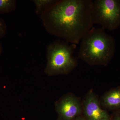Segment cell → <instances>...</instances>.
<instances>
[{"label":"cell","mask_w":120,"mask_h":120,"mask_svg":"<svg viewBox=\"0 0 120 120\" xmlns=\"http://www.w3.org/2000/svg\"><path fill=\"white\" fill-rule=\"evenodd\" d=\"M91 0H57L40 16L47 32L77 45L93 27Z\"/></svg>","instance_id":"obj_1"},{"label":"cell","mask_w":120,"mask_h":120,"mask_svg":"<svg viewBox=\"0 0 120 120\" xmlns=\"http://www.w3.org/2000/svg\"><path fill=\"white\" fill-rule=\"evenodd\" d=\"M81 41L78 58L90 65L106 66L116 52L115 39L102 28L92 27Z\"/></svg>","instance_id":"obj_2"},{"label":"cell","mask_w":120,"mask_h":120,"mask_svg":"<svg viewBox=\"0 0 120 120\" xmlns=\"http://www.w3.org/2000/svg\"><path fill=\"white\" fill-rule=\"evenodd\" d=\"M69 43L60 39L47 46L45 74L49 76L67 75L75 68L77 60L73 54L76 45Z\"/></svg>","instance_id":"obj_3"},{"label":"cell","mask_w":120,"mask_h":120,"mask_svg":"<svg viewBox=\"0 0 120 120\" xmlns=\"http://www.w3.org/2000/svg\"><path fill=\"white\" fill-rule=\"evenodd\" d=\"M93 24L104 30H113L120 26V0H95L93 1Z\"/></svg>","instance_id":"obj_4"},{"label":"cell","mask_w":120,"mask_h":120,"mask_svg":"<svg viewBox=\"0 0 120 120\" xmlns=\"http://www.w3.org/2000/svg\"><path fill=\"white\" fill-rule=\"evenodd\" d=\"M58 116L62 120H72L81 113L82 105L75 95L68 94L63 96L55 103Z\"/></svg>","instance_id":"obj_5"},{"label":"cell","mask_w":120,"mask_h":120,"mask_svg":"<svg viewBox=\"0 0 120 120\" xmlns=\"http://www.w3.org/2000/svg\"><path fill=\"white\" fill-rule=\"evenodd\" d=\"M83 105L84 112L87 120H110L109 115L101 108L98 99L91 91L86 95Z\"/></svg>","instance_id":"obj_6"},{"label":"cell","mask_w":120,"mask_h":120,"mask_svg":"<svg viewBox=\"0 0 120 120\" xmlns=\"http://www.w3.org/2000/svg\"><path fill=\"white\" fill-rule=\"evenodd\" d=\"M102 103L109 109L120 108V87L110 90L105 94L102 98Z\"/></svg>","instance_id":"obj_7"},{"label":"cell","mask_w":120,"mask_h":120,"mask_svg":"<svg viewBox=\"0 0 120 120\" xmlns=\"http://www.w3.org/2000/svg\"><path fill=\"white\" fill-rule=\"evenodd\" d=\"M57 0H34L32 1L35 6L36 15L41 16Z\"/></svg>","instance_id":"obj_8"},{"label":"cell","mask_w":120,"mask_h":120,"mask_svg":"<svg viewBox=\"0 0 120 120\" xmlns=\"http://www.w3.org/2000/svg\"><path fill=\"white\" fill-rule=\"evenodd\" d=\"M15 0H0V14L12 12L16 9Z\"/></svg>","instance_id":"obj_9"},{"label":"cell","mask_w":120,"mask_h":120,"mask_svg":"<svg viewBox=\"0 0 120 120\" xmlns=\"http://www.w3.org/2000/svg\"><path fill=\"white\" fill-rule=\"evenodd\" d=\"M7 30V25L4 20L0 17V39L4 37L6 34Z\"/></svg>","instance_id":"obj_10"},{"label":"cell","mask_w":120,"mask_h":120,"mask_svg":"<svg viewBox=\"0 0 120 120\" xmlns=\"http://www.w3.org/2000/svg\"><path fill=\"white\" fill-rule=\"evenodd\" d=\"M2 45L1 43L0 42V56L1 53H2Z\"/></svg>","instance_id":"obj_11"},{"label":"cell","mask_w":120,"mask_h":120,"mask_svg":"<svg viewBox=\"0 0 120 120\" xmlns=\"http://www.w3.org/2000/svg\"><path fill=\"white\" fill-rule=\"evenodd\" d=\"M114 120H120V115L117 116Z\"/></svg>","instance_id":"obj_12"},{"label":"cell","mask_w":120,"mask_h":120,"mask_svg":"<svg viewBox=\"0 0 120 120\" xmlns=\"http://www.w3.org/2000/svg\"><path fill=\"white\" fill-rule=\"evenodd\" d=\"M75 120H84V118H76V119Z\"/></svg>","instance_id":"obj_13"}]
</instances>
